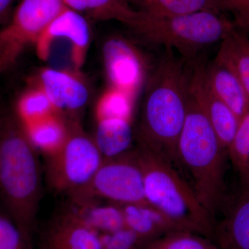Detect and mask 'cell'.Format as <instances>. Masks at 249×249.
I'll list each match as a JSON object with an SVG mask.
<instances>
[{
  "instance_id": "cell-1",
  "label": "cell",
  "mask_w": 249,
  "mask_h": 249,
  "mask_svg": "<svg viewBox=\"0 0 249 249\" xmlns=\"http://www.w3.org/2000/svg\"><path fill=\"white\" fill-rule=\"evenodd\" d=\"M190 72L172 51L160 60L147 83L139 131L145 147L181 168L178 144L187 112Z\"/></svg>"
},
{
  "instance_id": "cell-2",
  "label": "cell",
  "mask_w": 249,
  "mask_h": 249,
  "mask_svg": "<svg viewBox=\"0 0 249 249\" xmlns=\"http://www.w3.org/2000/svg\"><path fill=\"white\" fill-rule=\"evenodd\" d=\"M42 196L37 150L17 119L0 120V196L9 217L26 235L35 223Z\"/></svg>"
},
{
  "instance_id": "cell-3",
  "label": "cell",
  "mask_w": 249,
  "mask_h": 249,
  "mask_svg": "<svg viewBox=\"0 0 249 249\" xmlns=\"http://www.w3.org/2000/svg\"><path fill=\"white\" fill-rule=\"evenodd\" d=\"M178 154L180 165L188 172L196 197L214 219L224 199L228 152L189 90Z\"/></svg>"
},
{
  "instance_id": "cell-4",
  "label": "cell",
  "mask_w": 249,
  "mask_h": 249,
  "mask_svg": "<svg viewBox=\"0 0 249 249\" xmlns=\"http://www.w3.org/2000/svg\"><path fill=\"white\" fill-rule=\"evenodd\" d=\"M143 173L147 204L173 219L184 230L212 240L214 219L173 165L145 147L136 150Z\"/></svg>"
},
{
  "instance_id": "cell-5",
  "label": "cell",
  "mask_w": 249,
  "mask_h": 249,
  "mask_svg": "<svg viewBox=\"0 0 249 249\" xmlns=\"http://www.w3.org/2000/svg\"><path fill=\"white\" fill-rule=\"evenodd\" d=\"M234 29L223 14L204 11L171 17L141 12L132 29L150 43L175 49L185 58L193 59L201 49L222 42Z\"/></svg>"
},
{
  "instance_id": "cell-6",
  "label": "cell",
  "mask_w": 249,
  "mask_h": 249,
  "mask_svg": "<svg viewBox=\"0 0 249 249\" xmlns=\"http://www.w3.org/2000/svg\"><path fill=\"white\" fill-rule=\"evenodd\" d=\"M71 196L72 199H107L121 206L147 204L137 152L105 159L90 182Z\"/></svg>"
},
{
  "instance_id": "cell-7",
  "label": "cell",
  "mask_w": 249,
  "mask_h": 249,
  "mask_svg": "<svg viewBox=\"0 0 249 249\" xmlns=\"http://www.w3.org/2000/svg\"><path fill=\"white\" fill-rule=\"evenodd\" d=\"M63 0H21L0 30V74L67 9Z\"/></svg>"
},
{
  "instance_id": "cell-8",
  "label": "cell",
  "mask_w": 249,
  "mask_h": 249,
  "mask_svg": "<svg viewBox=\"0 0 249 249\" xmlns=\"http://www.w3.org/2000/svg\"><path fill=\"white\" fill-rule=\"evenodd\" d=\"M104 160L93 139L70 130L61 148L49 156V184L58 193L73 194L90 182Z\"/></svg>"
},
{
  "instance_id": "cell-9",
  "label": "cell",
  "mask_w": 249,
  "mask_h": 249,
  "mask_svg": "<svg viewBox=\"0 0 249 249\" xmlns=\"http://www.w3.org/2000/svg\"><path fill=\"white\" fill-rule=\"evenodd\" d=\"M103 58L111 88L134 98L145 76V63L138 49L126 39L114 36L103 45Z\"/></svg>"
},
{
  "instance_id": "cell-10",
  "label": "cell",
  "mask_w": 249,
  "mask_h": 249,
  "mask_svg": "<svg viewBox=\"0 0 249 249\" xmlns=\"http://www.w3.org/2000/svg\"><path fill=\"white\" fill-rule=\"evenodd\" d=\"M188 90L204 111L223 146L228 150L240 119L214 93L203 64L196 62L193 65Z\"/></svg>"
},
{
  "instance_id": "cell-11",
  "label": "cell",
  "mask_w": 249,
  "mask_h": 249,
  "mask_svg": "<svg viewBox=\"0 0 249 249\" xmlns=\"http://www.w3.org/2000/svg\"><path fill=\"white\" fill-rule=\"evenodd\" d=\"M67 41L71 45V58L75 70H79L86 59L90 43V29L85 16L67 8L42 33L35 47L41 59L49 58L54 42Z\"/></svg>"
},
{
  "instance_id": "cell-12",
  "label": "cell",
  "mask_w": 249,
  "mask_h": 249,
  "mask_svg": "<svg viewBox=\"0 0 249 249\" xmlns=\"http://www.w3.org/2000/svg\"><path fill=\"white\" fill-rule=\"evenodd\" d=\"M35 85L46 93L58 114L80 110L89 100L88 86L76 72L45 67L39 71Z\"/></svg>"
},
{
  "instance_id": "cell-13",
  "label": "cell",
  "mask_w": 249,
  "mask_h": 249,
  "mask_svg": "<svg viewBox=\"0 0 249 249\" xmlns=\"http://www.w3.org/2000/svg\"><path fill=\"white\" fill-rule=\"evenodd\" d=\"M43 249H102L99 233L67 211L46 232Z\"/></svg>"
},
{
  "instance_id": "cell-14",
  "label": "cell",
  "mask_w": 249,
  "mask_h": 249,
  "mask_svg": "<svg viewBox=\"0 0 249 249\" xmlns=\"http://www.w3.org/2000/svg\"><path fill=\"white\" fill-rule=\"evenodd\" d=\"M206 73L214 93L242 119L249 110V97L230 64L217 55Z\"/></svg>"
},
{
  "instance_id": "cell-15",
  "label": "cell",
  "mask_w": 249,
  "mask_h": 249,
  "mask_svg": "<svg viewBox=\"0 0 249 249\" xmlns=\"http://www.w3.org/2000/svg\"><path fill=\"white\" fill-rule=\"evenodd\" d=\"M212 240L219 249H249V195L240 196L225 217L214 224Z\"/></svg>"
},
{
  "instance_id": "cell-16",
  "label": "cell",
  "mask_w": 249,
  "mask_h": 249,
  "mask_svg": "<svg viewBox=\"0 0 249 249\" xmlns=\"http://www.w3.org/2000/svg\"><path fill=\"white\" fill-rule=\"evenodd\" d=\"M121 207L125 227L135 232L145 244L177 229L173 220L150 204L122 205Z\"/></svg>"
},
{
  "instance_id": "cell-17",
  "label": "cell",
  "mask_w": 249,
  "mask_h": 249,
  "mask_svg": "<svg viewBox=\"0 0 249 249\" xmlns=\"http://www.w3.org/2000/svg\"><path fill=\"white\" fill-rule=\"evenodd\" d=\"M67 8L96 21L115 20L132 29L141 12L128 0H63Z\"/></svg>"
},
{
  "instance_id": "cell-18",
  "label": "cell",
  "mask_w": 249,
  "mask_h": 249,
  "mask_svg": "<svg viewBox=\"0 0 249 249\" xmlns=\"http://www.w3.org/2000/svg\"><path fill=\"white\" fill-rule=\"evenodd\" d=\"M70 213L98 233H107L126 227L120 205H103L96 199H73Z\"/></svg>"
},
{
  "instance_id": "cell-19",
  "label": "cell",
  "mask_w": 249,
  "mask_h": 249,
  "mask_svg": "<svg viewBox=\"0 0 249 249\" xmlns=\"http://www.w3.org/2000/svg\"><path fill=\"white\" fill-rule=\"evenodd\" d=\"M131 121L121 118L97 120L93 140L105 159L118 157L127 152L134 137Z\"/></svg>"
},
{
  "instance_id": "cell-20",
  "label": "cell",
  "mask_w": 249,
  "mask_h": 249,
  "mask_svg": "<svg viewBox=\"0 0 249 249\" xmlns=\"http://www.w3.org/2000/svg\"><path fill=\"white\" fill-rule=\"evenodd\" d=\"M134 9L155 16H185L198 12H224L221 0H128Z\"/></svg>"
},
{
  "instance_id": "cell-21",
  "label": "cell",
  "mask_w": 249,
  "mask_h": 249,
  "mask_svg": "<svg viewBox=\"0 0 249 249\" xmlns=\"http://www.w3.org/2000/svg\"><path fill=\"white\" fill-rule=\"evenodd\" d=\"M22 128L36 150L44 152L48 157L61 148L70 132L58 114Z\"/></svg>"
},
{
  "instance_id": "cell-22",
  "label": "cell",
  "mask_w": 249,
  "mask_h": 249,
  "mask_svg": "<svg viewBox=\"0 0 249 249\" xmlns=\"http://www.w3.org/2000/svg\"><path fill=\"white\" fill-rule=\"evenodd\" d=\"M230 64L249 97V38L234 29L222 41L217 54Z\"/></svg>"
},
{
  "instance_id": "cell-23",
  "label": "cell",
  "mask_w": 249,
  "mask_h": 249,
  "mask_svg": "<svg viewBox=\"0 0 249 249\" xmlns=\"http://www.w3.org/2000/svg\"><path fill=\"white\" fill-rule=\"evenodd\" d=\"M16 112V119L22 127L58 114L46 93L36 85L18 98Z\"/></svg>"
},
{
  "instance_id": "cell-24",
  "label": "cell",
  "mask_w": 249,
  "mask_h": 249,
  "mask_svg": "<svg viewBox=\"0 0 249 249\" xmlns=\"http://www.w3.org/2000/svg\"><path fill=\"white\" fill-rule=\"evenodd\" d=\"M143 249H219L209 237L188 231L164 234L147 242Z\"/></svg>"
},
{
  "instance_id": "cell-25",
  "label": "cell",
  "mask_w": 249,
  "mask_h": 249,
  "mask_svg": "<svg viewBox=\"0 0 249 249\" xmlns=\"http://www.w3.org/2000/svg\"><path fill=\"white\" fill-rule=\"evenodd\" d=\"M134 98L124 91L110 88L98 101L96 108V119L121 118L132 120Z\"/></svg>"
},
{
  "instance_id": "cell-26",
  "label": "cell",
  "mask_w": 249,
  "mask_h": 249,
  "mask_svg": "<svg viewBox=\"0 0 249 249\" xmlns=\"http://www.w3.org/2000/svg\"><path fill=\"white\" fill-rule=\"evenodd\" d=\"M227 152L242 181L249 165V110L240 119Z\"/></svg>"
},
{
  "instance_id": "cell-27",
  "label": "cell",
  "mask_w": 249,
  "mask_h": 249,
  "mask_svg": "<svg viewBox=\"0 0 249 249\" xmlns=\"http://www.w3.org/2000/svg\"><path fill=\"white\" fill-rule=\"evenodd\" d=\"M102 249H135L145 242L133 231L124 227L107 233H99Z\"/></svg>"
},
{
  "instance_id": "cell-28",
  "label": "cell",
  "mask_w": 249,
  "mask_h": 249,
  "mask_svg": "<svg viewBox=\"0 0 249 249\" xmlns=\"http://www.w3.org/2000/svg\"><path fill=\"white\" fill-rule=\"evenodd\" d=\"M0 249H27V235L11 217L0 214Z\"/></svg>"
},
{
  "instance_id": "cell-29",
  "label": "cell",
  "mask_w": 249,
  "mask_h": 249,
  "mask_svg": "<svg viewBox=\"0 0 249 249\" xmlns=\"http://www.w3.org/2000/svg\"><path fill=\"white\" fill-rule=\"evenodd\" d=\"M224 11L233 17L234 27L247 34L249 32V0H221Z\"/></svg>"
},
{
  "instance_id": "cell-30",
  "label": "cell",
  "mask_w": 249,
  "mask_h": 249,
  "mask_svg": "<svg viewBox=\"0 0 249 249\" xmlns=\"http://www.w3.org/2000/svg\"><path fill=\"white\" fill-rule=\"evenodd\" d=\"M16 0H0V24L9 22Z\"/></svg>"
},
{
  "instance_id": "cell-31",
  "label": "cell",
  "mask_w": 249,
  "mask_h": 249,
  "mask_svg": "<svg viewBox=\"0 0 249 249\" xmlns=\"http://www.w3.org/2000/svg\"><path fill=\"white\" fill-rule=\"evenodd\" d=\"M241 185H242V193L241 196H249V165L248 170H247V173L245 178H243L241 181Z\"/></svg>"
}]
</instances>
